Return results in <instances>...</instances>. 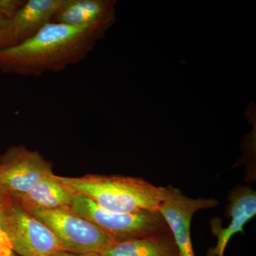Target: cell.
<instances>
[{"instance_id": "1", "label": "cell", "mask_w": 256, "mask_h": 256, "mask_svg": "<svg viewBox=\"0 0 256 256\" xmlns=\"http://www.w3.org/2000/svg\"><path fill=\"white\" fill-rule=\"evenodd\" d=\"M106 32L50 23L31 38L0 50V72L40 77L85 60Z\"/></svg>"}, {"instance_id": "2", "label": "cell", "mask_w": 256, "mask_h": 256, "mask_svg": "<svg viewBox=\"0 0 256 256\" xmlns=\"http://www.w3.org/2000/svg\"><path fill=\"white\" fill-rule=\"evenodd\" d=\"M56 178L74 194L87 197L101 208L117 213L159 210L166 192V188L132 176L86 174Z\"/></svg>"}, {"instance_id": "3", "label": "cell", "mask_w": 256, "mask_h": 256, "mask_svg": "<svg viewBox=\"0 0 256 256\" xmlns=\"http://www.w3.org/2000/svg\"><path fill=\"white\" fill-rule=\"evenodd\" d=\"M69 208L75 214L95 224L114 242L170 232L159 210L117 213L104 210L79 194H74Z\"/></svg>"}, {"instance_id": "4", "label": "cell", "mask_w": 256, "mask_h": 256, "mask_svg": "<svg viewBox=\"0 0 256 256\" xmlns=\"http://www.w3.org/2000/svg\"><path fill=\"white\" fill-rule=\"evenodd\" d=\"M0 227L12 250L20 256H50L62 250L44 224L0 192Z\"/></svg>"}, {"instance_id": "5", "label": "cell", "mask_w": 256, "mask_h": 256, "mask_svg": "<svg viewBox=\"0 0 256 256\" xmlns=\"http://www.w3.org/2000/svg\"><path fill=\"white\" fill-rule=\"evenodd\" d=\"M28 213L50 229L66 252L100 254L114 242L97 226L75 214L69 208Z\"/></svg>"}, {"instance_id": "6", "label": "cell", "mask_w": 256, "mask_h": 256, "mask_svg": "<svg viewBox=\"0 0 256 256\" xmlns=\"http://www.w3.org/2000/svg\"><path fill=\"white\" fill-rule=\"evenodd\" d=\"M52 163L38 151L13 146L0 156V192L14 200L53 174Z\"/></svg>"}, {"instance_id": "7", "label": "cell", "mask_w": 256, "mask_h": 256, "mask_svg": "<svg viewBox=\"0 0 256 256\" xmlns=\"http://www.w3.org/2000/svg\"><path fill=\"white\" fill-rule=\"evenodd\" d=\"M218 204L214 198H190L174 186H166L159 212L174 238L178 256H195L191 237L192 217L198 210L214 208Z\"/></svg>"}, {"instance_id": "8", "label": "cell", "mask_w": 256, "mask_h": 256, "mask_svg": "<svg viewBox=\"0 0 256 256\" xmlns=\"http://www.w3.org/2000/svg\"><path fill=\"white\" fill-rule=\"evenodd\" d=\"M230 218L228 226L224 228L218 218L210 220L212 233L216 244L207 252V256H224L226 248L235 234L242 233L244 227L256 215V192L248 186H238L230 192L227 206Z\"/></svg>"}, {"instance_id": "9", "label": "cell", "mask_w": 256, "mask_h": 256, "mask_svg": "<svg viewBox=\"0 0 256 256\" xmlns=\"http://www.w3.org/2000/svg\"><path fill=\"white\" fill-rule=\"evenodd\" d=\"M114 0H66L52 23L107 32L116 21Z\"/></svg>"}, {"instance_id": "10", "label": "cell", "mask_w": 256, "mask_h": 256, "mask_svg": "<svg viewBox=\"0 0 256 256\" xmlns=\"http://www.w3.org/2000/svg\"><path fill=\"white\" fill-rule=\"evenodd\" d=\"M66 0H28L12 20L14 45L31 38L48 24L65 4Z\"/></svg>"}, {"instance_id": "11", "label": "cell", "mask_w": 256, "mask_h": 256, "mask_svg": "<svg viewBox=\"0 0 256 256\" xmlns=\"http://www.w3.org/2000/svg\"><path fill=\"white\" fill-rule=\"evenodd\" d=\"M74 196L73 192L53 174L44 178L26 194L14 201L24 210L31 212L69 208Z\"/></svg>"}, {"instance_id": "12", "label": "cell", "mask_w": 256, "mask_h": 256, "mask_svg": "<svg viewBox=\"0 0 256 256\" xmlns=\"http://www.w3.org/2000/svg\"><path fill=\"white\" fill-rule=\"evenodd\" d=\"M99 256H178L171 233L114 242Z\"/></svg>"}, {"instance_id": "13", "label": "cell", "mask_w": 256, "mask_h": 256, "mask_svg": "<svg viewBox=\"0 0 256 256\" xmlns=\"http://www.w3.org/2000/svg\"><path fill=\"white\" fill-rule=\"evenodd\" d=\"M14 46L12 20L0 16V50Z\"/></svg>"}, {"instance_id": "14", "label": "cell", "mask_w": 256, "mask_h": 256, "mask_svg": "<svg viewBox=\"0 0 256 256\" xmlns=\"http://www.w3.org/2000/svg\"><path fill=\"white\" fill-rule=\"evenodd\" d=\"M26 0H0V16L12 20L24 4Z\"/></svg>"}, {"instance_id": "15", "label": "cell", "mask_w": 256, "mask_h": 256, "mask_svg": "<svg viewBox=\"0 0 256 256\" xmlns=\"http://www.w3.org/2000/svg\"><path fill=\"white\" fill-rule=\"evenodd\" d=\"M12 252V250L10 247L9 242L0 227V256L8 255Z\"/></svg>"}, {"instance_id": "16", "label": "cell", "mask_w": 256, "mask_h": 256, "mask_svg": "<svg viewBox=\"0 0 256 256\" xmlns=\"http://www.w3.org/2000/svg\"><path fill=\"white\" fill-rule=\"evenodd\" d=\"M50 256H99V254H74L66 252V250H60L58 252H54Z\"/></svg>"}, {"instance_id": "17", "label": "cell", "mask_w": 256, "mask_h": 256, "mask_svg": "<svg viewBox=\"0 0 256 256\" xmlns=\"http://www.w3.org/2000/svg\"><path fill=\"white\" fill-rule=\"evenodd\" d=\"M4 256H18V254H15V252H10L9 254H8V255Z\"/></svg>"}, {"instance_id": "18", "label": "cell", "mask_w": 256, "mask_h": 256, "mask_svg": "<svg viewBox=\"0 0 256 256\" xmlns=\"http://www.w3.org/2000/svg\"></svg>"}]
</instances>
